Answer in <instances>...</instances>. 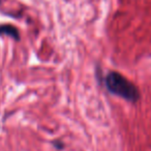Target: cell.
Masks as SVG:
<instances>
[{"label": "cell", "mask_w": 151, "mask_h": 151, "mask_svg": "<svg viewBox=\"0 0 151 151\" xmlns=\"http://www.w3.org/2000/svg\"><path fill=\"white\" fill-rule=\"evenodd\" d=\"M106 86L111 93L132 103H137L140 97V92L137 86L117 71L108 73L106 77Z\"/></svg>", "instance_id": "obj_1"}, {"label": "cell", "mask_w": 151, "mask_h": 151, "mask_svg": "<svg viewBox=\"0 0 151 151\" xmlns=\"http://www.w3.org/2000/svg\"><path fill=\"white\" fill-rule=\"evenodd\" d=\"M0 35L9 36L15 40H20L21 38L18 28L11 24H0Z\"/></svg>", "instance_id": "obj_2"}, {"label": "cell", "mask_w": 151, "mask_h": 151, "mask_svg": "<svg viewBox=\"0 0 151 151\" xmlns=\"http://www.w3.org/2000/svg\"><path fill=\"white\" fill-rule=\"evenodd\" d=\"M54 145H55V147H56L57 149H62L63 148V144H62V143H59V144H57L56 142H54Z\"/></svg>", "instance_id": "obj_3"}, {"label": "cell", "mask_w": 151, "mask_h": 151, "mask_svg": "<svg viewBox=\"0 0 151 151\" xmlns=\"http://www.w3.org/2000/svg\"><path fill=\"white\" fill-rule=\"evenodd\" d=\"M0 2H1V0H0Z\"/></svg>", "instance_id": "obj_4"}]
</instances>
